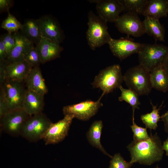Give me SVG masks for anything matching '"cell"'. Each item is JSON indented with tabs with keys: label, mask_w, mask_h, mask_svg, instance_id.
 <instances>
[{
	"label": "cell",
	"mask_w": 168,
	"mask_h": 168,
	"mask_svg": "<svg viewBox=\"0 0 168 168\" xmlns=\"http://www.w3.org/2000/svg\"><path fill=\"white\" fill-rule=\"evenodd\" d=\"M20 30L21 34L34 44L37 45L40 42L42 35L39 19L26 20Z\"/></svg>",
	"instance_id": "obj_21"
},
{
	"label": "cell",
	"mask_w": 168,
	"mask_h": 168,
	"mask_svg": "<svg viewBox=\"0 0 168 168\" xmlns=\"http://www.w3.org/2000/svg\"><path fill=\"white\" fill-rule=\"evenodd\" d=\"M88 28L86 38L91 49L95 50L106 44L112 38L108 30L107 22L92 11L88 15Z\"/></svg>",
	"instance_id": "obj_2"
},
{
	"label": "cell",
	"mask_w": 168,
	"mask_h": 168,
	"mask_svg": "<svg viewBox=\"0 0 168 168\" xmlns=\"http://www.w3.org/2000/svg\"><path fill=\"white\" fill-rule=\"evenodd\" d=\"M7 104L8 111L23 108L26 91L24 82L5 79L0 83Z\"/></svg>",
	"instance_id": "obj_7"
},
{
	"label": "cell",
	"mask_w": 168,
	"mask_h": 168,
	"mask_svg": "<svg viewBox=\"0 0 168 168\" xmlns=\"http://www.w3.org/2000/svg\"><path fill=\"white\" fill-rule=\"evenodd\" d=\"M24 82L27 89L43 96L48 91L39 67L31 68Z\"/></svg>",
	"instance_id": "obj_18"
},
{
	"label": "cell",
	"mask_w": 168,
	"mask_h": 168,
	"mask_svg": "<svg viewBox=\"0 0 168 168\" xmlns=\"http://www.w3.org/2000/svg\"><path fill=\"white\" fill-rule=\"evenodd\" d=\"M39 20L42 36L60 44L64 35L58 22L49 15L42 16Z\"/></svg>",
	"instance_id": "obj_14"
},
{
	"label": "cell",
	"mask_w": 168,
	"mask_h": 168,
	"mask_svg": "<svg viewBox=\"0 0 168 168\" xmlns=\"http://www.w3.org/2000/svg\"><path fill=\"white\" fill-rule=\"evenodd\" d=\"M7 56L6 49L3 42L2 37L0 38V62H4L6 61Z\"/></svg>",
	"instance_id": "obj_35"
},
{
	"label": "cell",
	"mask_w": 168,
	"mask_h": 168,
	"mask_svg": "<svg viewBox=\"0 0 168 168\" xmlns=\"http://www.w3.org/2000/svg\"><path fill=\"white\" fill-rule=\"evenodd\" d=\"M163 67L168 76V53L163 64Z\"/></svg>",
	"instance_id": "obj_37"
},
{
	"label": "cell",
	"mask_w": 168,
	"mask_h": 168,
	"mask_svg": "<svg viewBox=\"0 0 168 168\" xmlns=\"http://www.w3.org/2000/svg\"><path fill=\"white\" fill-rule=\"evenodd\" d=\"M168 53V46L155 44L145 45L138 54L139 62L150 72L162 66Z\"/></svg>",
	"instance_id": "obj_6"
},
{
	"label": "cell",
	"mask_w": 168,
	"mask_h": 168,
	"mask_svg": "<svg viewBox=\"0 0 168 168\" xmlns=\"http://www.w3.org/2000/svg\"><path fill=\"white\" fill-rule=\"evenodd\" d=\"M150 81L152 88L166 92L168 90V76L163 65L150 72Z\"/></svg>",
	"instance_id": "obj_24"
},
{
	"label": "cell",
	"mask_w": 168,
	"mask_h": 168,
	"mask_svg": "<svg viewBox=\"0 0 168 168\" xmlns=\"http://www.w3.org/2000/svg\"><path fill=\"white\" fill-rule=\"evenodd\" d=\"M108 44L113 54L122 60L133 54H138L145 44L136 42L127 39L112 38Z\"/></svg>",
	"instance_id": "obj_13"
},
{
	"label": "cell",
	"mask_w": 168,
	"mask_h": 168,
	"mask_svg": "<svg viewBox=\"0 0 168 168\" xmlns=\"http://www.w3.org/2000/svg\"><path fill=\"white\" fill-rule=\"evenodd\" d=\"M168 14V0H148L142 14L159 20Z\"/></svg>",
	"instance_id": "obj_20"
},
{
	"label": "cell",
	"mask_w": 168,
	"mask_h": 168,
	"mask_svg": "<svg viewBox=\"0 0 168 168\" xmlns=\"http://www.w3.org/2000/svg\"><path fill=\"white\" fill-rule=\"evenodd\" d=\"M96 4V9L98 15L107 22H115L124 10L120 0H89Z\"/></svg>",
	"instance_id": "obj_12"
},
{
	"label": "cell",
	"mask_w": 168,
	"mask_h": 168,
	"mask_svg": "<svg viewBox=\"0 0 168 168\" xmlns=\"http://www.w3.org/2000/svg\"><path fill=\"white\" fill-rule=\"evenodd\" d=\"M123 78L128 88L138 96L148 95L152 88L150 72L141 64L129 68L123 76Z\"/></svg>",
	"instance_id": "obj_3"
},
{
	"label": "cell",
	"mask_w": 168,
	"mask_h": 168,
	"mask_svg": "<svg viewBox=\"0 0 168 168\" xmlns=\"http://www.w3.org/2000/svg\"><path fill=\"white\" fill-rule=\"evenodd\" d=\"M44 106V96L26 89L23 109L30 115L42 112Z\"/></svg>",
	"instance_id": "obj_19"
},
{
	"label": "cell",
	"mask_w": 168,
	"mask_h": 168,
	"mask_svg": "<svg viewBox=\"0 0 168 168\" xmlns=\"http://www.w3.org/2000/svg\"><path fill=\"white\" fill-rule=\"evenodd\" d=\"M14 34L15 44L7 59V63L24 60L25 55L34 47V44L21 33L17 32L14 33Z\"/></svg>",
	"instance_id": "obj_17"
},
{
	"label": "cell",
	"mask_w": 168,
	"mask_h": 168,
	"mask_svg": "<svg viewBox=\"0 0 168 168\" xmlns=\"http://www.w3.org/2000/svg\"><path fill=\"white\" fill-rule=\"evenodd\" d=\"M143 23L145 33L152 36L156 41H165V28L159 20L145 16Z\"/></svg>",
	"instance_id": "obj_22"
},
{
	"label": "cell",
	"mask_w": 168,
	"mask_h": 168,
	"mask_svg": "<svg viewBox=\"0 0 168 168\" xmlns=\"http://www.w3.org/2000/svg\"><path fill=\"white\" fill-rule=\"evenodd\" d=\"M102 97L96 101L86 100L79 103L64 106L63 112L64 115L72 116L74 118L83 121L89 120L95 115L100 107L103 106L100 101Z\"/></svg>",
	"instance_id": "obj_9"
},
{
	"label": "cell",
	"mask_w": 168,
	"mask_h": 168,
	"mask_svg": "<svg viewBox=\"0 0 168 168\" xmlns=\"http://www.w3.org/2000/svg\"><path fill=\"white\" fill-rule=\"evenodd\" d=\"M162 148L163 150L166 152V155L168 156V137L163 142L162 144Z\"/></svg>",
	"instance_id": "obj_38"
},
{
	"label": "cell",
	"mask_w": 168,
	"mask_h": 168,
	"mask_svg": "<svg viewBox=\"0 0 168 168\" xmlns=\"http://www.w3.org/2000/svg\"><path fill=\"white\" fill-rule=\"evenodd\" d=\"M114 23L119 31L122 33L136 37L145 34L143 21L138 15L126 12L120 16Z\"/></svg>",
	"instance_id": "obj_11"
},
{
	"label": "cell",
	"mask_w": 168,
	"mask_h": 168,
	"mask_svg": "<svg viewBox=\"0 0 168 168\" xmlns=\"http://www.w3.org/2000/svg\"><path fill=\"white\" fill-rule=\"evenodd\" d=\"M124 11L138 15L142 14L148 0H120Z\"/></svg>",
	"instance_id": "obj_27"
},
{
	"label": "cell",
	"mask_w": 168,
	"mask_h": 168,
	"mask_svg": "<svg viewBox=\"0 0 168 168\" xmlns=\"http://www.w3.org/2000/svg\"><path fill=\"white\" fill-rule=\"evenodd\" d=\"M103 127V124L102 120H96L94 121L91 124L86 133V138L91 145L97 148L104 154L111 158L112 156L107 152L100 142Z\"/></svg>",
	"instance_id": "obj_23"
},
{
	"label": "cell",
	"mask_w": 168,
	"mask_h": 168,
	"mask_svg": "<svg viewBox=\"0 0 168 168\" xmlns=\"http://www.w3.org/2000/svg\"><path fill=\"white\" fill-rule=\"evenodd\" d=\"M35 47L42 64L59 58L63 49L59 44L42 36Z\"/></svg>",
	"instance_id": "obj_15"
},
{
	"label": "cell",
	"mask_w": 168,
	"mask_h": 168,
	"mask_svg": "<svg viewBox=\"0 0 168 168\" xmlns=\"http://www.w3.org/2000/svg\"><path fill=\"white\" fill-rule=\"evenodd\" d=\"M155 168H161L158 167V165Z\"/></svg>",
	"instance_id": "obj_39"
},
{
	"label": "cell",
	"mask_w": 168,
	"mask_h": 168,
	"mask_svg": "<svg viewBox=\"0 0 168 168\" xmlns=\"http://www.w3.org/2000/svg\"><path fill=\"white\" fill-rule=\"evenodd\" d=\"M124 81L120 66L115 64L100 71L91 83L93 88H99L103 91L101 96L112 92L121 86Z\"/></svg>",
	"instance_id": "obj_4"
},
{
	"label": "cell",
	"mask_w": 168,
	"mask_h": 168,
	"mask_svg": "<svg viewBox=\"0 0 168 168\" xmlns=\"http://www.w3.org/2000/svg\"><path fill=\"white\" fill-rule=\"evenodd\" d=\"M111 158L108 168H130L133 165L126 161L119 153L115 154Z\"/></svg>",
	"instance_id": "obj_30"
},
{
	"label": "cell",
	"mask_w": 168,
	"mask_h": 168,
	"mask_svg": "<svg viewBox=\"0 0 168 168\" xmlns=\"http://www.w3.org/2000/svg\"><path fill=\"white\" fill-rule=\"evenodd\" d=\"M29 115L23 109L8 111L0 119V127L4 132L14 137L20 135L22 127Z\"/></svg>",
	"instance_id": "obj_8"
},
{
	"label": "cell",
	"mask_w": 168,
	"mask_h": 168,
	"mask_svg": "<svg viewBox=\"0 0 168 168\" xmlns=\"http://www.w3.org/2000/svg\"><path fill=\"white\" fill-rule=\"evenodd\" d=\"M32 68L24 60L7 63L4 69L3 80L7 79L24 82Z\"/></svg>",
	"instance_id": "obj_16"
},
{
	"label": "cell",
	"mask_w": 168,
	"mask_h": 168,
	"mask_svg": "<svg viewBox=\"0 0 168 168\" xmlns=\"http://www.w3.org/2000/svg\"><path fill=\"white\" fill-rule=\"evenodd\" d=\"M130 154V162H138L141 164L150 165L162 159L164 150L162 145L157 133L151 134L146 140L132 141L127 147Z\"/></svg>",
	"instance_id": "obj_1"
},
{
	"label": "cell",
	"mask_w": 168,
	"mask_h": 168,
	"mask_svg": "<svg viewBox=\"0 0 168 168\" xmlns=\"http://www.w3.org/2000/svg\"><path fill=\"white\" fill-rule=\"evenodd\" d=\"M13 2L11 0H0V12H8L9 9L13 5Z\"/></svg>",
	"instance_id": "obj_34"
},
{
	"label": "cell",
	"mask_w": 168,
	"mask_h": 168,
	"mask_svg": "<svg viewBox=\"0 0 168 168\" xmlns=\"http://www.w3.org/2000/svg\"><path fill=\"white\" fill-rule=\"evenodd\" d=\"M133 124L130 126L133 133V141L140 142L148 139L150 136L147 133V128L138 126L134 121V117H132Z\"/></svg>",
	"instance_id": "obj_29"
},
{
	"label": "cell",
	"mask_w": 168,
	"mask_h": 168,
	"mask_svg": "<svg viewBox=\"0 0 168 168\" xmlns=\"http://www.w3.org/2000/svg\"><path fill=\"white\" fill-rule=\"evenodd\" d=\"M161 119L164 123L165 132L168 133V110L161 116Z\"/></svg>",
	"instance_id": "obj_36"
},
{
	"label": "cell",
	"mask_w": 168,
	"mask_h": 168,
	"mask_svg": "<svg viewBox=\"0 0 168 168\" xmlns=\"http://www.w3.org/2000/svg\"><path fill=\"white\" fill-rule=\"evenodd\" d=\"M8 13V16L2 22L1 27L7 30L8 33H12L18 32L21 29L22 24L9 12Z\"/></svg>",
	"instance_id": "obj_28"
},
{
	"label": "cell",
	"mask_w": 168,
	"mask_h": 168,
	"mask_svg": "<svg viewBox=\"0 0 168 168\" xmlns=\"http://www.w3.org/2000/svg\"><path fill=\"white\" fill-rule=\"evenodd\" d=\"M8 111L7 101L2 89H0V119Z\"/></svg>",
	"instance_id": "obj_33"
},
{
	"label": "cell",
	"mask_w": 168,
	"mask_h": 168,
	"mask_svg": "<svg viewBox=\"0 0 168 168\" xmlns=\"http://www.w3.org/2000/svg\"><path fill=\"white\" fill-rule=\"evenodd\" d=\"M163 102L158 108L157 105L153 104L151 101V104L152 106V111L149 113L142 114L141 116V119L145 125L146 128L150 129L156 130L157 127V123L161 119L159 114V110L162 107Z\"/></svg>",
	"instance_id": "obj_25"
},
{
	"label": "cell",
	"mask_w": 168,
	"mask_h": 168,
	"mask_svg": "<svg viewBox=\"0 0 168 168\" xmlns=\"http://www.w3.org/2000/svg\"><path fill=\"white\" fill-rule=\"evenodd\" d=\"M3 42L6 49L7 58L15 44V39L14 33L8 32L7 34L1 36Z\"/></svg>",
	"instance_id": "obj_32"
},
{
	"label": "cell",
	"mask_w": 168,
	"mask_h": 168,
	"mask_svg": "<svg viewBox=\"0 0 168 168\" xmlns=\"http://www.w3.org/2000/svg\"><path fill=\"white\" fill-rule=\"evenodd\" d=\"M74 118L72 116L66 115L58 122H52L42 138L45 145L55 144L63 140L68 135Z\"/></svg>",
	"instance_id": "obj_10"
},
{
	"label": "cell",
	"mask_w": 168,
	"mask_h": 168,
	"mask_svg": "<svg viewBox=\"0 0 168 168\" xmlns=\"http://www.w3.org/2000/svg\"><path fill=\"white\" fill-rule=\"evenodd\" d=\"M119 88L121 92V95L118 98L119 101H124L130 105L133 110L132 117H134L135 110L139 109L138 106L140 105V102L139 100V96L133 91L129 89L124 88L122 86Z\"/></svg>",
	"instance_id": "obj_26"
},
{
	"label": "cell",
	"mask_w": 168,
	"mask_h": 168,
	"mask_svg": "<svg viewBox=\"0 0 168 168\" xmlns=\"http://www.w3.org/2000/svg\"><path fill=\"white\" fill-rule=\"evenodd\" d=\"M24 60L32 68L39 67L41 63L40 56L35 47L25 55Z\"/></svg>",
	"instance_id": "obj_31"
},
{
	"label": "cell",
	"mask_w": 168,
	"mask_h": 168,
	"mask_svg": "<svg viewBox=\"0 0 168 168\" xmlns=\"http://www.w3.org/2000/svg\"><path fill=\"white\" fill-rule=\"evenodd\" d=\"M52 123L42 112L30 116L24 123L20 136L29 142H36L42 139Z\"/></svg>",
	"instance_id": "obj_5"
}]
</instances>
